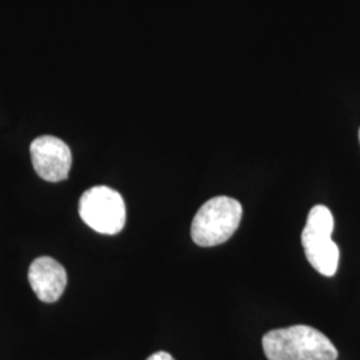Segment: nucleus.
I'll return each instance as SVG.
<instances>
[{
  "instance_id": "obj_1",
  "label": "nucleus",
  "mask_w": 360,
  "mask_h": 360,
  "mask_svg": "<svg viewBox=\"0 0 360 360\" xmlns=\"http://www.w3.org/2000/svg\"><path fill=\"white\" fill-rule=\"evenodd\" d=\"M263 351L269 360H336L333 342L309 326H291L263 336Z\"/></svg>"
},
{
  "instance_id": "obj_4",
  "label": "nucleus",
  "mask_w": 360,
  "mask_h": 360,
  "mask_svg": "<svg viewBox=\"0 0 360 360\" xmlns=\"http://www.w3.org/2000/svg\"><path fill=\"white\" fill-rule=\"evenodd\" d=\"M79 215L94 231L116 235L124 229L127 211L120 193L107 186H96L82 195Z\"/></svg>"
},
{
  "instance_id": "obj_2",
  "label": "nucleus",
  "mask_w": 360,
  "mask_h": 360,
  "mask_svg": "<svg viewBox=\"0 0 360 360\" xmlns=\"http://www.w3.org/2000/svg\"><path fill=\"white\" fill-rule=\"evenodd\" d=\"M243 215L242 205L229 196L210 199L199 208L191 224V238L200 247L227 242L238 230Z\"/></svg>"
},
{
  "instance_id": "obj_5",
  "label": "nucleus",
  "mask_w": 360,
  "mask_h": 360,
  "mask_svg": "<svg viewBox=\"0 0 360 360\" xmlns=\"http://www.w3.org/2000/svg\"><path fill=\"white\" fill-rule=\"evenodd\" d=\"M31 160L35 172L41 179L58 183L68 178L72 166V154L62 139L43 135L30 146Z\"/></svg>"
},
{
  "instance_id": "obj_6",
  "label": "nucleus",
  "mask_w": 360,
  "mask_h": 360,
  "mask_svg": "<svg viewBox=\"0 0 360 360\" xmlns=\"http://www.w3.org/2000/svg\"><path fill=\"white\" fill-rule=\"evenodd\" d=\"M28 282L39 300L55 303L65 292L67 272L65 267L52 257H37L30 266Z\"/></svg>"
},
{
  "instance_id": "obj_8",
  "label": "nucleus",
  "mask_w": 360,
  "mask_h": 360,
  "mask_svg": "<svg viewBox=\"0 0 360 360\" xmlns=\"http://www.w3.org/2000/svg\"><path fill=\"white\" fill-rule=\"evenodd\" d=\"M359 136H360V135H359Z\"/></svg>"
},
{
  "instance_id": "obj_7",
  "label": "nucleus",
  "mask_w": 360,
  "mask_h": 360,
  "mask_svg": "<svg viewBox=\"0 0 360 360\" xmlns=\"http://www.w3.org/2000/svg\"><path fill=\"white\" fill-rule=\"evenodd\" d=\"M147 360H175L172 358V355H169L166 351H159V352H155L150 358H147Z\"/></svg>"
},
{
  "instance_id": "obj_3",
  "label": "nucleus",
  "mask_w": 360,
  "mask_h": 360,
  "mask_svg": "<svg viewBox=\"0 0 360 360\" xmlns=\"http://www.w3.org/2000/svg\"><path fill=\"white\" fill-rule=\"evenodd\" d=\"M333 212L322 205L312 207L302 232V245L309 264L324 276H334L339 266V247L331 239Z\"/></svg>"
}]
</instances>
